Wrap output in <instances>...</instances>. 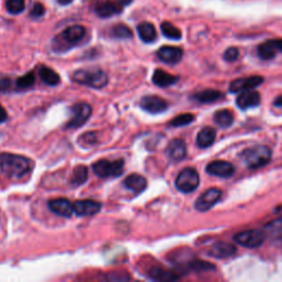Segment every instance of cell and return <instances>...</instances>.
Here are the masks:
<instances>
[{"label": "cell", "instance_id": "cell-17", "mask_svg": "<svg viewBox=\"0 0 282 282\" xmlns=\"http://www.w3.org/2000/svg\"><path fill=\"white\" fill-rule=\"evenodd\" d=\"M265 238L273 244H282V220H274L265 225Z\"/></svg>", "mask_w": 282, "mask_h": 282}, {"label": "cell", "instance_id": "cell-7", "mask_svg": "<svg viewBox=\"0 0 282 282\" xmlns=\"http://www.w3.org/2000/svg\"><path fill=\"white\" fill-rule=\"evenodd\" d=\"M91 106L88 103H77L72 106L70 111H72V117L68 121L66 128L67 129H74L80 128L84 124H85L90 115H91Z\"/></svg>", "mask_w": 282, "mask_h": 282}, {"label": "cell", "instance_id": "cell-16", "mask_svg": "<svg viewBox=\"0 0 282 282\" xmlns=\"http://www.w3.org/2000/svg\"><path fill=\"white\" fill-rule=\"evenodd\" d=\"M158 58L167 64H176L182 60L183 51L176 46H162L157 52Z\"/></svg>", "mask_w": 282, "mask_h": 282}, {"label": "cell", "instance_id": "cell-40", "mask_svg": "<svg viewBox=\"0 0 282 282\" xmlns=\"http://www.w3.org/2000/svg\"><path fill=\"white\" fill-rule=\"evenodd\" d=\"M9 84H10V82L8 79L0 80V90H6L9 87Z\"/></svg>", "mask_w": 282, "mask_h": 282}, {"label": "cell", "instance_id": "cell-38", "mask_svg": "<svg viewBox=\"0 0 282 282\" xmlns=\"http://www.w3.org/2000/svg\"><path fill=\"white\" fill-rule=\"evenodd\" d=\"M45 12V9H44V6L40 4V3H35L32 7V10H31V16L34 17V18H40L44 15Z\"/></svg>", "mask_w": 282, "mask_h": 282}, {"label": "cell", "instance_id": "cell-13", "mask_svg": "<svg viewBox=\"0 0 282 282\" xmlns=\"http://www.w3.org/2000/svg\"><path fill=\"white\" fill-rule=\"evenodd\" d=\"M74 213L79 216H91L102 209V204L93 200L76 201L74 204Z\"/></svg>", "mask_w": 282, "mask_h": 282}, {"label": "cell", "instance_id": "cell-33", "mask_svg": "<svg viewBox=\"0 0 282 282\" xmlns=\"http://www.w3.org/2000/svg\"><path fill=\"white\" fill-rule=\"evenodd\" d=\"M112 35L118 39H130L132 37V31L125 25H117L111 30Z\"/></svg>", "mask_w": 282, "mask_h": 282}, {"label": "cell", "instance_id": "cell-20", "mask_svg": "<svg viewBox=\"0 0 282 282\" xmlns=\"http://www.w3.org/2000/svg\"><path fill=\"white\" fill-rule=\"evenodd\" d=\"M236 253V248L232 245L224 243V242H218L215 243L213 246L210 247L209 249V255L215 258H229L234 256Z\"/></svg>", "mask_w": 282, "mask_h": 282}, {"label": "cell", "instance_id": "cell-19", "mask_svg": "<svg viewBox=\"0 0 282 282\" xmlns=\"http://www.w3.org/2000/svg\"><path fill=\"white\" fill-rule=\"evenodd\" d=\"M260 103V94L257 90H245L238 96L237 105L239 108L248 109L251 107H256Z\"/></svg>", "mask_w": 282, "mask_h": 282}, {"label": "cell", "instance_id": "cell-2", "mask_svg": "<svg viewBox=\"0 0 282 282\" xmlns=\"http://www.w3.org/2000/svg\"><path fill=\"white\" fill-rule=\"evenodd\" d=\"M73 81L95 89L104 88L108 83V76L100 67L80 68L73 74Z\"/></svg>", "mask_w": 282, "mask_h": 282}, {"label": "cell", "instance_id": "cell-41", "mask_svg": "<svg viewBox=\"0 0 282 282\" xmlns=\"http://www.w3.org/2000/svg\"><path fill=\"white\" fill-rule=\"evenodd\" d=\"M274 106H277V107H282V95L279 96L276 101H274Z\"/></svg>", "mask_w": 282, "mask_h": 282}, {"label": "cell", "instance_id": "cell-4", "mask_svg": "<svg viewBox=\"0 0 282 282\" xmlns=\"http://www.w3.org/2000/svg\"><path fill=\"white\" fill-rule=\"evenodd\" d=\"M244 163L250 169H259L266 166L271 159V151L266 146L251 147L243 152Z\"/></svg>", "mask_w": 282, "mask_h": 282}, {"label": "cell", "instance_id": "cell-22", "mask_svg": "<svg viewBox=\"0 0 282 282\" xmlns=\"http://www.w3.org/2000/svg\"><path fill=\"white\" fill-rule=\"evenodd\" d=\"M179 77L165 72L163 69H157L152 76V81L157 86L168 87L178 82Z\"/></svg>", "mask_w": 282, "mask_h": 282}, {"label": "cell", "instance_id": "cell-37", "mask_svg": "<svg viewBox=\"0 0 282 282\" xmlns=\"http://www.w3.org/2000/svg\"><path fill=\"white\" fill-rule=\"evenodd\" d=\"M239 56V50L237 48H229L224 53V59L227 62H234L238 59Z\"/></svg>", "mask_w": 282, "mask_h": 282}, {"label": "cell", "instance_id": "cell-21", "mask_svg": "<svg viewBox=\"0 0 282 282\" xmlns=\"http://www.w3.org/2000/svg\"><path fill=\"white\" fill-rule=\"evenodd\" d=\"M125 186L132 191L133 193H141L144 192L147 187V180L140 174H130L127 176L124 181Z\"/></svg>", "mask_w": 282, "mask_h": 282}, {"label": "cell", "instance_id": "cell-24", "mask_svg": "<svg viewBox=\"0 0 282 282\" xmlns=\"http://www.w3.org/2000/svg\"><path fill=\"white\" fill-rule=\"evenodd\" d=\"M140 39L146 43H152L157 39V30L154 26L150 22H143L137 28Z\"/></svg>", "mask_w": 282, "mask_h": 282}, {"label": "cell", "instance_id": "cell-39", "mask_svg": "<svg viewBox=\"0 0 282 282\" xmlns=\"http://www.w3.org/2000/svg\"><path fill=\"white\" fill-rule=\"evenodd\" d=\"M8 118V114H7V110L3 107L2 104H0V124H3L7 121Z\"/></svg>", "mask_w": 282, "mask_h": 282}, {"label": "cell", "instance_id": "cell-25", "mask_svg": "<svg viewBox=\"0 0 282 282\" xmlns=\"http://www.w3.org/2000/svg\"><path fill=\"white\" fill-rule=\"evenodd\" d=\"M95 12L98 17L109 18L116 16L122 12V7L114 3H103L98 5L95 8Z\"/></svg>", "mask_w": 282, "mask_h": 282}, {"label": "cell", "instance_id": "cell-29", "mask_svg": "<svg viewBox=\"0 0 282 282\" xmlns=\"http://www.w3.org/2000/svg\"><path fill=\"white\" fill-rule=\"evenodd\" d=\"M88 179V169L85 166H79L74 169L70 183L73 185H82Z\"/></svg>", "mask_w": 282, "mask_h": 282}, {"label": "cell", "instance_id": "cell-26", "mask_svg": "<svg viewBox=\"0 0 282 282\" xmlns=\"http://www.w3.org/2000/svg\"><path fill=\"white\" fill-rule=\"evenodd\" d=\"M39 75L41 80L50 86H55L60 83V75L51 67L42 65L39 68Z\"/></svg>", "mask_w": 282, "mask_h": 282}, {"label": "cell", "instance_id": "cell-6", "mask_svg": "<svg viewBox=\"0 0 282 282\" xmlns=\"http://www.w3.org/2000/svg\"><path fill=\"white\" fill-rule=\"evenodd\" d=\"M200 184L199 173L193 168H185L176 176L175 186L182 193L194 192Z\"/></svg>", "mask_w": 282, "mask_h": 282}, {"label": "cell", "instance_id": "cell-30", "mask_svg": "<svg viewBox=\"0 0 282 282\" xmlns=\"http://www.w3.org/2000/svg\"><path fill=\"white\" fill-rule=\"evenodd\" d=\"M161 31L163 35L168 39L171 40H180L182 37V33L180 29H178L175 26L170 22H163L161 25Z\"/></svg>", "mask_w": 282, "mask_h": 282}, {"label": "cell", "instance_id": "cell-14", "mask_svg": "<svg viewBox=\"0 0 282 282\" xmlns=\"http://www.w3.org/2000/svg\"><path fill=\"white\" fill-rule=\"evenodd\" d=\"M48 206L54 214L62 217H69L74 213V205L66 199H53L49 201Z\"/></svg>", "mask_w": 282, "mask_h": 282}, {"label": "cell", "instance_id": "cell-43", "mask_svg": "<svg viewBox=\"0 0 282 282\" xmlns=\"http://www.w3.org/2000/svg\"><path fill=\"white\" fill-rule=\"evenodd\" d=\"M73 0H58V3L62 6H66V5H69L70 3H72Z\"/></svg>", "mask_w": 282, "mask_h": 282}, {"label": "cell", "instance_id": "cell-32", "mask_svg": "<svg viewBox=\"0 0 282 282\" xmlns=\"http://www.w3.org/2000/svg\"><path fill=\"white\" fill-rule=\"evenodd\" d=\"M6 9L11 15H19L26 9L25 0H6Z\"/></svg>", "mask_w": 282, "mask_h": 282}, {"label": "cell", "instance_id": "cell-5", "mask_svg": "<svg viewBox=\"0 0 282 282\" xmlns=\"http://www.w3.org/2000/svg\"><path fill=\"white\" fill-rule=\"evenodd\" d=\"M124 160H100L93 165V171L100 178H116L124 172Z\"/></svg>", "mask_w": 282, "mask_h": 282}, {"label": "cell", "instance_id": "cell-11", "mask_svg": "<svg viewBox=\"0 0 282 282\" xmlns=\"http://www.w3.org/2000/svg\"><path fill=\"white\" fill-rule=\"evenodd\" d=\"M206 171L210 175L220 176V178H229L235 172V169L231 163L223 160L212 161L207 165Z\"/></svg>", "mask_w": 282, "mask_h": 282}, {"label": "cell", "instance_id": "cell-35", "mask_svg": "<svg viewBox=\"0 0 282 282\" xmlns=\"http://www.w3.org/2000/svg\"><path fill=\"white\" fill-rule=\"evenodd\" d=\"M194 119H195V117L192 114H182V115H179L178 117H175L174 119H172L170 125L172 127L186 126L189 124H191Z\"/></svg>", "mask_w": 282, "mask_h": 282}, {"label": "cell", "instance_id": "cell-10", "mask_svg": "<svg viewBox=\"0 0 282 282\" xmlns=\"http://www.w3.org/2000/svg\"><path fill=\"white\" fill-rule=\"evenodd\" d=\"M141 107L150 114L157 115L160 112H163L168 108V103L159 96H145L140 102Z\"/></svg>", "mask_w": 282, "mask_h": 282}, {"label": "cell", "instance_id": "cell-42", "mask_svg": "<svg viewBox=\"0 0 282 282\" xmlns=\"http://www.w3.org/2000/svg\"><path fill=\"white\" fill-rule=\"evenodd\" d=\"M121 6H128L132 3V0H118Z\"/></svg>", "mask_w": 282, "mask_h": 282}, {"label": "cell", "instance_id": "cell-27", "mask_svg": "<svg viewBox=\"0 0 282 282\" xmlns=\"http://www.w3.org/2000/svg\"><path fill=\"white\" fill-rule=\"evenodd\" d=\"M214 122L220 127L227 128V127L231 126L232 122H234V115H232L231 111L227 109H221L215 112Z\"/></svg>", "mask_w": 282, "mask_h": 282}, {"label": "cell", "instance_id": "cell-23", "mask_svg": "<svg viewBox=\"0 0 282 282\" xmlns=\"http://www.w3.org/2000/svg\"><path fill=\"white\" fill-rule=\"evenodd\" d=\"M216 139V132L213 128L210 127H205L203 128L199 133H197L196 137V144L200 148H208L214 144Z\"/></svg>", "mask_w": 282, "mask_h": 282}, {"label": "cell", "instance_id": "cell-36", "mask_svg": "<svg viewBox=\"0 0 282 282\" xmlns=\"http://www.w3.org/2000/svg\"><path fill=\"white\" fill-rule=\"evenodd\" d=\"M96 141H97V136H96V133L93 132V131H88L86 132L85 135H83L80 137L79 139V143L82 147H91V146H94L96 144Z\"/></svg>", "mask_w": 282, "mask_h": 282}, {"label": "cell", "instance_id": "cell-1", "mask_svg": "<svg viewBox=\"0 0 282 282\" xmlns=\"http://www.w3.org/2000/svg\"><path fill=\"white\" fill-rule=\"evenodd\" d=\"M0 170L9 179H21L31 170L30 160L19 154H0Z\"/></svg>", "mask_w": 282, "mask_h": 282}, {"label": "cell", "instance_id": "cell-12", "mask_svg": "<svg viewBox=\"0 0 282 282\" xmlns=\"http://www.w3.org/2000/svg\"><path fill=\"white\" fill-rule=\"evenodd\" d=\"M263 82L264 79L262 76H250L246 77V79H238L230 83L229 90L231 93H239V91L249 90L252 88H256Z\"/></svg>", "mask_w": 282, "mask_h": 282}, {"label": "cell", "instance_id": "cell-9", "mask_svg": "<svg viewBox=\"0 0 282 282\" xmlns=\"http://www.w3.org/2000/svg\"><path fill=\"white\" fill-rule=\"evenodd\" d=\"M222 197L221 190L218 189H208L204 192L195 202V208L200 212H206L213 207L215 204L220 201Z\"/></svg>", "mask_w": 282, "mask_h": 282}, {"label": "cell", "instance_id": "cell-8", "mask_svg": "<svg viewBox=\"0 0 282 282\" xmlns=\"http://www.w3.org/2000/svg\"><path fill=\"white\" fill-rule=\"evenodd\" d=\"M234 241L247 248H258L265 242V234L263 230L257 229L245 230L236 234Z\"/></svg>", "mask_w": 282, "mask_h": 282}, {"label": "cell", "instance_id": "cell-34", "mask_svg": "<svg viewBox=\"0 0 282 282\" xmlns=\"http://www.w3.org/2000/svg\"><path fill=\"white\" fill-rule=\"evenodd\" d=\"M35 76L33 73H28L17 80V87L20 89H28L34 85Z\"/></svg>", "mask_w": 282, "mask_h": 282}, {"label": "cell", "instance_id": "cell-31", "mask_svg": "<svg viewBox=\"0 0 282 282\" xmlns=\"http://www.w3.org/2000/svg\"><path fill=\"white\" fill-rule=\"evenodd\" d=\"M150 276L154 280H160V281H171V280H176L179 279V277L176 276L175 273L171 271H167L161 269V268H154V269L151 271Z\"/></svg>", "mask_w": 282, "mask_h": 282}, {"label": "cell", "instance_id": "cell-3", "mask_svg": "<svg viewBox=\"0 0 282 282\" xmlns=\"http://www.w3.org/2000/svg\"><path fill=\"white\" fill-rule=\"evenodd\" d=\"M86 34L83 26H70L53 40V50L55 52H64L73 45L81 42Z\"/></svg>", "mask_w": 282, "mask_h": 282}, {"label": "cell", "instance_id": "cell-18", "mask_svg": "<svg viewBox=\"0 0 282 282\" xmlns=\"http://www.w3.org/2000/svg\"><path fill=\"white\" fill-rule=\"evenodd\" d=\"M168 156L172 161L179 162L186 157V145L182 139H174L168 146Z\"/></svg>", "mask_w": 282, "mask_h": 282}, {"label": "cell", "instance_id": "cell-15", "mask_svg": "<svg viewBox=\"0 0 282 282\" xmlns=\"http://www.w3.org/2000/svg\"><path fill=\"white\" fill-rule=\"evenodd\" d=\"M277 52H282V39L267 41L258 46V55L263 60L273 59Z\"/></svg>", "mask_w": 282, "mask_h": 282}, {"label": "cell", "instance_id": "cell-28", "mask_svg": "<svg viewBox=\"0 0 282 282\" xmlns=\"http://www.w3.org/2000/svg\"><path fill=\"white\" fill-rule=\"evenodd\" d=\"M222 97V93L214 89H205L194 95L195 100L201 103H213Z\"/></svg>", "mask_w": 282, "mask_h": 282}]
</instances>
